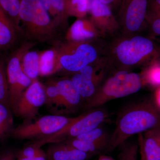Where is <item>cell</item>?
<instances>
[{"mask_svg": "<svg viewBox=\"0 0 160 160\" xmlns=\"http://www.w3.org/2000/svg\"><path fill=\"white\" fill-rule=\"evenodd\" d=\"M153 102L160 110V86L158 87L154 93Z\"/></svg>", "mask_w": 160, "mask_h": 160, "instance_id": "d6a6232c", "label": "cell"}, {"mask_svg": "<svg viewBox=\"0 0 160 160\" xmlns=\"http://www.w3.org/2000/svg\"><path fill=\"white\" fill-rule=\"evenodd\" d=\"M98 31L90 19L78 18L66 32L65 39L69 42H81L92 39Z\"/></svg>", "mask_w": 160, "mask_h": 160, "instance_id": "9a60e30c", "label": "cell"}, {"mask_svg": "<svg viewBox=\"0 0 160 160\" xmlns=\"http://www.w3.org/2000/svg\"><path fill=\"white\" fill-rule=\"evenodd\" d=\"M70 80L82 98L88 99L97 91V84L91 78L87 77L79 72H76Z\"/></svg>", "mask_w": 160, "mask_h": 160, "instance_id": "ffe728a7", "label": "cell"}, {"mask_svg": "<svg viewBox=\"0 0 160 160\" xmlns=\"http://www.w3.org/2000/svg\"><path fill=\"white\" fill-rule=\"evenodd\" d=\"M160 125V110L153 100L132 104L119 115L114 131L109 138L106 151L122 145L129 138Z\"/></svg>", "mask_w": 160, "mask_h": 160, "instance_id": "6da1fadb", "label": "cell"}, {"mask_svg": "<svg viewBox=\"0 0 160 160\" xmlns=\"http://www.w3.org/2000/svg\"><path fill=\"white\" fill-rule=\"evenodd\" d=\"M146 20L148 21L152 32L155 34L160 36V17L155 16L147 13Z\"/></svg>", "mask_w": 160, "mask_h": 160, "instance_id": "f1b7e54d", "label": "cell"}, {"mask_svg": "<svg viewBox=\"0 0 160 160\" xmlns=\"http://www.w3.org/2000/svg\"><path fill=\"white\" fill-rule=\"evenodd\" d=\"M40 52L29 50L23 55L21 60L23 71L32 80L37 79L39 76V59Z\"/></svg>", "mask_w": 160, "mask_h": 160, "instance_id": "44dd1931", "label": "cell"}, {"mask_svg": "<svg viewBox=\"0 0 160 160\" xmlns=\"http://www.w3.org/2000/svg\"><path fill=\"white\" fill-rule=\"evenodd\" d=\"M21 1L22 0H0L1 8L21 33L19 11Z\"/></svg>", "mask_w": 160, "mask_h": 160, "instance_id": "603a6c76", "label": "cell"}, {"mask_svg": "<svg viewBox=\"0 0 160 160\" xmlns=\"http://www.w3.org/2000/svg\"><path fill=\"white\" fill-rule=\"evenodd\" d=\"M35 45L36 43L25 40L12 52L7 59L6 70L9 86L10 108L14 114L22 95L33 81L23 71L21 67V60L23 55Z\"/></svg>", "mask_w": 160, "mask_h": 160, "instance_id": "5b68a950", "label": "cell"}, {"mask_svg": "<svg viewBox=\"0 0 160 160\" xmlns=\"http://www.w3.org/2000/svg\"><path fill=\"white\" fill-rule=\"evenodd\" d=\"M138 149V146L134 144L124 146L120 154L119 160H137Z\"/></svg>", "mask_w": 160, "mask_h": 160, "instance_id": "83f0119b", "label": "cell"}, {"mask_svg": "<svg viewBox=\"0 0 160 160\" xmlns=\"http://www.w3.org/2000/svg\"><path fill=\"white\" fill-rule=\"evenodd\" d=\"M98 160H115L114 159L108 156L105 155H102L100 156Z\"/></svg>", "mask_w": 160, "mask_h": 160, "instance_id": "836d02e7", "label": "cell"}, {"mask_svg": "<svg viewBox=\"0 0 160 160\" xmlns=\"http://www.w3.org/2000/svg\"><path fill=\"white\" fill-rule=\"evenodd\" d=\"M149 0H122L116 16L125 33L137 32L146 20Z\"/></svg>", "mask_w": 160, "mask_h": 160, "instance_id": "30bf717a", "label": "cell"}, {"mask_svg": "<svg viewBox=\"0 0 160 160\" xmlns=\"http://www.w3.org/2000/svg\"><path fill=\"white\" fill-rule=\"evenodd\" d=\"M6 63L7 60L4 58H0V103L10 108Z\"/></svg>", "mask_w": 160, "mask_h": 160, "instance_id": "d4e9b609", "label": "cell"}, {"mask_svg": "<svg viewBox=\"0 0 160 160\" xmlns=\"http://www.w3.org/2000/svg\"><path fill=\"white\" fill-rule=\"evenodd\" d=\"M141 160H160V125L138 134Z\"/></svg>", "mask_w": 160, "mask_h": 160, "instance_id": "4fadbf2b", "label": "cell"}, {"mask_svg": "<svg viewBox=\"0 0 160 160\" xmlns=\"http://www.w3.org/2000/svg\"><path fill=\"white\" fill-rule=\"evenodd\" d=\"M46 153L47 160H87L92 156L64 142L54 144Z\"/></svg>", "mask_w": 160, "mask_h": 160, "instance_id": "2e32d148", "label": "cell"}, {"mask_svg": "<svg viewBox=\"0 0 160 160\" xmlns=\"http://www.w3.org/2000/svg\"><path fill=\"white\" fill-rule=\"evenodd\" d=\"M72 118L55 114L45 116L34 122H25L14 128L11 135L17 139L36 141L58 132Z\"/></svg>", "mask_w": 160, "mask_h": 160, "instance_id": "ba28073f", "label": "cell"}, {"mask_svg": "<svg viewBox=\"0 0 160 160\" xmlns=\"http://www.w3.org/2000/svg\"><path fill=\"white\" fill-rule=\"evenodd\" d=\"M143 83L149 84L152 87L160 86V63L154 62L144 72Z\"/></svg>", "mask_w": 160, "mask_h": 160, "instance_id": "484cf974", "label": "cell"}, {"mask_svg": "<svg viewBox=\"0 0 160 160\" xmlns=\"http://www.w3.org/2000/svg\"><path fill=\"white\" fill-rule=\"evenodd\" d=\"M89 13V19L98 31L103 34H112L120 28L111 8L99 0H90Z\"/></svg>", "mask_w": 160, "mask_h": 160, "instance_id": "7c38bea8", "label": "cell"}, {"mask_svg": "<svg viewBox=\"0 0 160 160\" xmlns=\"http://www.w3.org/2000/svg\"><path fill=\"white\" fill-rule=\"evenodd\" d=\"M46 96L44 85L37 79L23 92L18 103L15 114L25 122H30L45 104Z\"/></svg>", "mask_w": 160, "mask_h": 160, "instance_id": "8fae6325", "label": "cell"}, {"mask_svg": "<svg viewBox=\"0 0 160 160\" xmlns=\"http://www.w3.org/2000/svg\"><path fill=\"white\" fill-rule=\"evenodd\" d=\"M19 18L21 34L26 41L54 46L61 42L60 28L39 0H22Z\"/></svg>", "mask_w": 160, "mask_h": 160, "instance_id": "7a4b0ae2", "label": "cell"}, {"mask_svg": "<svg viewBox=\"0 0 160 160\" xmlns=\"http://www.w3.org/2000/svg\"><path fill=\"white\" fill-rule=\"evenodd\" d=\"M101 2L109 6L112 11H118L122 0H99Z\"/></svg>", "mask_w": 160, "mask_h": 160, "instance_id": "4dcf8cb0", "label": "cell"}, {"mask_svg": "<svg viewBox=\"0 0 160 160\" xmlns=\"http://www.w3.org/2000/svg\"><path fill=\"white\" fill-rule=\"evenodd\" d=\"M155 50L151 40L138 36L121 42L116 47V54L120 63L131 66L151 58L154 55Z\"/></svg>", "mask_w": 160, "mask_h": 160, "instance_id": "9c48e42d", "label": "cell"}, {"mask_svg": "<svg viewBox=\"0 0 160 160\" xmlns=\"http://www.w3.org/2000/svg\"><path fill=\"white\" fill-rule=\"evenodd\" d=\"M66 1H67V0H65V2H66Z\"/></svg>", "mask_w": 160, "mask_h": 160, "instance_id": "e575fe53", "label": "cell"}, {"mask_svg": "<svg viewBox=\"0 0 160 160\" xmlns=\"http://www.w3.org/2000/svg\"><path fill=\"white\" fill-rule=\"evenodd\" d=\"M147 13L160 17V0H149Z\"/></svg>", "mask_w": 160, "mask_h": 160, "instance_id": "f546056e", "label": "cell"}, {"mask_svg": "<svg viewBox=\"0 0 160 160\" xmlns=\"http://www.w3.org/2000/svg\"><path fill=\"white\" fill-rule=\"evenodd\" d=\"M86 41H66L56 45L58 56L59 71L77 72L90 65L97 58L96 49Z\"/></svg>", "mask_w": 160, "mask_h": 160, "instance_id": "52a82bcc", "label": "cell"}, {"mask_svg": "<svg viewBox=\"0 0 160 160\" xmlns=\"http://www.w3.org/2000/svg\"><path fill=\"white\" fill-rule=\"evenodd\" d=\"M11 109L0 103V141L11 135L13 128V118Z\"/></svg>", "mask_w": 160, "mask_h": 160, "instance_id": "7402d4cb", "label": "cell"}, {"mask_svg": "<svg viewBox=\"0 0 160 160\" xmlns=\"http://www.w3.org/2000/svg\"><path fill=\"white\" fill-rule=\"evenodd\" d=\"M143 83L142 77L138 73L125 70L118 71L87 100L83 108L89 110L97 109L111 100L134 94L139 91Z\"/></svg>", "mask_w": 160, "mask_h": 160, "instance_id": "3957f363", "label": "cell"}, {"mask_svg": "<svg viewBox=\"0 0 160 160\" xmlns=\"http://www.w3.org/2000/svg\"><path fill=\"white\" fill-rule=\"evenodd\" d=\"M40 52L39 59V76H47L59 71L58 56L56 46Z\"/></svg>", "mask_w": 160, "mask_h": 160, "instance_id": "ac0fdd59", "label": "cell"}, {"mask_svg": "<svg viewBox=\"0 0 160 160\" xmlns=\"http://www.w3.org/2000/svg\"><path fill=\"white\" fill-rule=\"evenodd\" d=\"M90 0H67L66 11L69 17L84 18L89 13Z\"/></svg>", "mask_w": 160, "mask_h": 160, "instance_id": "cb8c5ba5", "label": "cell"}, {"mask_svg": "<svg viewBox=\"0 0 160 160\" xmlns=\"http://www.w3.org/2000/svg\"><path fill=\"white\" fill-rule=\"evenodd\" d=\"M52 20L61 29L67 25L69 16L65 0H39Z\"/></svg>", "mask_w": 160, "mask_h": 160, "instance_id": "e0dca14e", "label": "cell"}, {"mask_svg": "<svg viewBox=\"0 0 160 160\" xmlns=\"http://www.w3.org/2000/svg\"><path fill=\"white\" fill-rule=\"evenodd\" d=\"M109 140L92 142L72 138L62 142L72 146L76 149L89 153L92 155L106 150L108 148Z\"/></svg>", "mask_w": 160, "mask_h": 160, "instance_id": "d6986e66", "label": "cell"}, {"mask_svg": "<svg viewBox=\"0 0 160 160\" xmlns=\"http://www.w3.org/2000/svg\"><path fill=\"white\" fill-rule=\"evenodd\" d=\"M110 136L108 135L107 132L100 127H98L93 130L80 135L73 138L88 141V142H98L103 140H109Z\"/></svg>", "mask_w": 160, "mask_h": 160, "instance_id": "4316f807", "label": "cell"}, {"mask_svg": "<svg viewBox=\"0 0 160 160\" xmlns=\"http://www.w3.org/2000/svg\"><path fill=\"white\" fill-rule=\"evenodd\" d=\"M0 160H17V153L13 150H7L0 154Z\"/></svg>", "mask_w": 160, "mask_h": 160, "instance_id": "1f68e13d", "label": "cell"}, {"mask_svg": "<svg viewBox=\"0 0 160 160\" xmlns=\"http://www.w3.org/2000/svg\"><path fill=\"white\" fill-rule=\"evenodd\" d=\"M21 35L0 6V53L12 48Z\"/></svg>", "mask_w": 160, "mask_h": 160, "instance_id": "5bb4252c", "label": "cell"}, {"mask_svg": "<svg viewBox=\"0 0 160 160\" xmlns=\"http://www.w3.org/2000/svg\"><path fill=\"white\" fill-rule=\"evenodd\" d=\"M44 87L45 104L55 115L74 112L82 102V98L70 79L52 82Z\"/></svg>", "mask_w": 160, "mask_h": 160, "instance_id": "8992f818", "label": "cell"}, {"mask_svg": "<svg viewBox=\"0 0 160 160\" xmlns=\"http://www.w3.org/2000/svg\"><path fill=\"white\" fill-rule=\"evenodd\" d=\"M108 117L105 110L93 109L72 120L62 129L54 134L35 141L33 143L41 147L47 144H56L71 139L99 127Z\"/></svg>", "mask_w": 160, "mask_h": 160, "instance_id": "277c9868", "label": "cell"}]
</instances>
